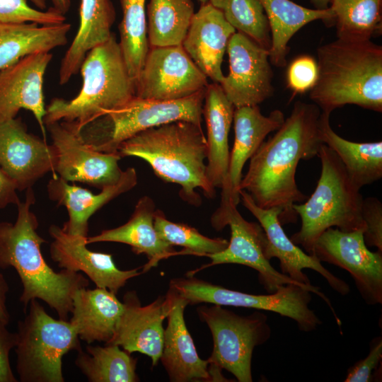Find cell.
I'll list each match as a JSON object with an SVG mask.
<instances>
[{
    "label": "cell",
    "mask_w": 382,
    "mask_h": 382,
    "mask_svg": "<svg viewBox=\"0 0 382 382\" xmlns=\"http://www.w3.org/2000/svg\"><path fill=\"white\" fill-rule=\"evenodd\" d=\"M18 323L16 370L21 382H64L62 357L81 349L70 322L56 320L33 299Z\"/></svg>",
    "instance_id": "obj_8"
},
{
    "label": "cell",
    "mask_w": 382,
    "mask_h": 382,
    "mask_svg": "<svg viewBox=\"0 0 382 382\" xmlns=\"http://www.w3.org/2000/svg\"><path fill=\"white\" fill-rule=\"evenodd\" d=\"M124 311L112 338L107 345H116L129 353L140 352L149 357L152 365L160 361L164 328L168 313L165 297L159 296L146 306H141L134 291L124 296Z\"/></svg>",
    "instance_id": "obj_20"
},
{
    "label": "cell",
    "mask_w": 382,
    "mask_h": 382,
    "mask_svg": "<svg viewBox=\"0 0 382 382\" xmlns=\"http://www.w3.org/2000/svg\"><path fill=\"white\" fill-rule=\"evenodd\" d=\"M382 359L381 336L374 338L369 345V352L363 359L357 361L347 371L345 382H369Z\"/></svg>",
    "instance_id": "obj_41"
},
{
    "label": "cell",
    "mask_w": 382,
    "mask_h": 382,
    "mask_svg": "<svg viewBox=\"0 0 382 382\" xmlns=\"http://www.w3.org/2000/svg\"><path fill=\"white\" fill-rule=\"evenodd\" d=\"M318 77L309 98L328 114L345 105L382 112V47L371 40H336L317 49Z\"/></svg>",
    "instance_id": "obj_3"
},
{
    "label": "cell",
    "mask_w": 382,
    "mask_h": 382,
    "mask_svg": "<svg viewBox=\"0 0 382 382\" xmlns=\"http://www.w3.org/2000/svg\"><path fill=\"white\" fill-rule=\"evenodd\" d=\"M25 199L17 204L14 223L0 222V268L13 267L23 285L20 301L26 309L30 301L40 299L54 309L59 319L67 320L75 291L87 287L81 274L62 269L55 272L45 260L41 245L46 241L37 233L38 220L31 207L35 202L31 188Z\"/></svg>",
    "instance_id": "obj_2"
},
{
    "label": "cell",
    "mask_w": 382,
    "mask_h": 382,
    "mask_svg": "<svg viewBox=\"0 0 382 382\" xmlns=\"http://www.w3.org/2000/svg\"><path fill=\"white\" fill-rule=\"evenodd\" d=\"M330 115L320 113L321 139L338 156L354 185L360 189L380 180L382 177V141L358 143L343 139L330 127Z\"/></svg>",
    "instance_id": "obj_31"
},
{
    "label": "cell",
    "mask_w": 382,
    "mask_h": 382,
    "mask_svg": "<svg viewBox=\"0 0 382 382\" xmlns=\"http://www.w3.org/2000/svg\"><path fill=\"white\" fill-rule=\"evenodd\" d=\"M279 110L269 115L262 114L258 105L236 108L233 113L234 142L231 151L227 180L221 188V197L230 199L235 204L240 202V183L246 161L271 132L277 130L284 121Z\"/></svg>",
    "instance_id": "obj_23"
},
{
    "label": "cell",
    "mask_w": 382,
    "mask_h": 382,
    "mask_svg": "<svg viewBox=\"0 0 382 382\" xmlns=\"http://www.w3.org/2000/svg\"><path fill=\"white\" fill-rule=\"evenodd\" d=\"M337 38L371 40L382 31V0H330Z\"/></svg>",
    "instance_id": "obj_34"
},
{
    "label": "cell",
    "mask_w": 382,
    "mask_h": 382,
    "mask_svg": "<svg viewBox=\"0 0 382 382\" xmlns=\"http://www.w3.org/2000/svg\"><path fill=\"white\" fill-rule=\"evenodd\" d=\"M197 311L212 335L213 350L207 359L212 381H226L221 375L225 369L239 382H251L253 351L272 334L267 316L259 310L240 316L215 304L199 306Z\"/></svg>",
    "instance_id": "obj_9"
},
{
    "label": "cell",
    "mask_w": 382,
    "mask_h": 382,
    "mask_svg": "<svg viewBox=\"0 0 382 382\" xmlns=\"http://www.w3.org/2000/svg\"><path fill=\"white\" fill-rule=\"evenodd\" d=\"M212 226L217 231L228 226L231 238L227 247L222 251L207 255L211 262L199 268L189 272L191 277L201 270L221 264H238L249 267L258 273L259 282L268 293H273L282 285L295 284L310 289L320 296L332 313L334 308L329 299L316 286H307L291 279L276 270L265 256L266 234L260 224L246 221L237 209V205L230 199L221 198L219 208L211 218Z\"/></svg>",
    "instance_id": "obj_11"
},
{
    "label": "cell",
    "mask_w": 382,
    "mask_h": 382,
    "mask_svg": "<svg viewBox=\"0 0 382 382\" xmlns=\"http://www.w3.org/2000/svg\"><path fill=\"white\" fill-rule=\"evenodd\" d=\"M51 8L62 15H65L71 6V0H51Z\"/></svg>",
    "instance_id": "obj_45"
},
{
    "label": "cell",
    "mask_w": 382,
    "mask_h": 382,
    "mask_svg": "<svg viewBox=\"0 0 382 382\" xmlns=\"http://www.w3.org/2000/svg\"><path fill=\"white\" fill-rule=\"evenodd\" d=\"M155 211L154 200L149 196H143L125 224L88 236L87 243L116 242L129 245L135 254L146 255L148 262L142 267L141 272H146L157 266L161 260L177 255L173 246L158 234L154 223Z\"/></svg>",
    "instance_id": "obj_25"
},
{
    "label": "cell",
    "mask_w": 382,
    "mask_h": 382,
    "mask_svg": "<svg viewBox=\"0 0 382 382\" xmlns=\"http://www.w3.org/2000/svg\"><path fill=\"white\" fill-rule=\"evenodd\" d=\"M137 183L136 170L128 168L123 170L117 184L102 189L98 194L71 185L58 175L48 182L47 191L51 200L67 209L69 219L62 228L69 234L88 237L90 217L112 199L132 190Z\"/></svg>",
    "instance_id": "obj_24"
},
{
    "label": "cell",
    "mask_w": 382,
    "mask_h": 382,
    "mask_svg": "<svg viewBox=\"0 0 382 382\" xmlns=\"http://www.w3.org/2000/svg\"><path fill=\"white\" fill-rule=\"evenodd\" d=\"M135 82L137 97L156 100L183 98L209 84L182 45L149 47Z\"/></svg>",
    "instance_id": "obj_12"
},
{
    "label": "cell",
    "mask_w": 382,
    "mask_h": 382,
    "mask_svg": "<svg viewBox=\"0 0 382 382\" xmlns=\"http://www.w3.org/2000/svg\"><path fill=\"white\" fill-rule=\"evenodd\" d=\"M124 307L116 294L107 289L82 287L73 295L69 322L80 340L88 344L108 343L115 332Z\"/></svg>",
    "instance_id": "obj_27"
},
{
    "label": "cell",
    "mask_w": 382,
    "mask_h": 382,
    "mask_svg": "<svg viewBox=\"0 0 382 382\" xmlns=\"http://www.w3.org/2000/svg\"><path fill=\"white\" fill-rule=\"evenodd\" d=\"M221 10L226 21L236 29L262 47L271 44L268 21L259 0H208Z\"/></svg>",
    "instance_id": "obj_36"
},
{
    "label": "cell",
    "mask_w": 382,
    "mask_h": 382,
    "mask_svg": "<svg viewBox=\"0 0 382 382\" xmlns=\"http://www.w3.org/2000/svg\"><path fill=\"white\" fill-rule=\"evenodd\" d=\"M361 216L365 225L364 238L366 245L375 246L382 252V204L376 197L363 199Z\"/></svg>",
    "instance_id": "obj_40"
},
{
    "label": "cell",
    "mask_w": 382,
    "mask_h": 382,
    "mask_svg": "<svg viewBox=\"0 0 382 382\" xmlns=\"http://www.w3.org/2000/svg\"><path fill=\"white\" fill-rule=\"evenodd\" d=\"M321 111L314 103L296 101L276 133L264 141L250 158L240 190L246 191L260 207L279 208L280 223L296 221L294 204L308 198L296 183L301 160L318 155L323 144L320 132Z\"/></svg>",
    "instance_id": "obj_1"
},
{
    "label": "cell",
    "mask_w": 382,
    "mask_h": 382,
    "mask_svg": "<svg viewBox=\"0 0 382 382\" xmlns=\"http://www.w3.org/2000/svg\"><path fill=\"white\" fill-rule=\"evenodd\" d=\"M49 233L53 239L50 249L52 260L61 269L83 272L96 287L117 294L129 279L141 274L140 267L120 270L111 254L90 250L86 247L87 237L69 234L54 224L50 226Z\"/></svg>",
    "instance_id": "obj_19"
},
{
    "label": "cell",
    "mask_w": 382,
    "mask_h": 382,
    "mask_svg": "<svg viewBox=\"0 0 382 382\" xmlns=\"http://www.w3.org/2000/svg\"><path fill=\"white\" fill-rule=\"evenodd\" d=\"M115 11L110 0H80L79 26L61 62L59 84L66 83L79 71L87 53L107 41L112 35L111 28Z\"/></svg>",
    "instance_id": "obj_28"
},
{
    "label": "cell",
    "mask_w": 382,
    "mask_h": 382,
    "mask_svg": "<svg viewBox=\"0 0 382 382\" xmlns=\"http://www.w3.org/2000/svg\"><path fill=\"white\" fill-rule=\"evenodd\" d=\"M57 151L28 132L21 118H0V168L19 191L31 188L47 173L55 174Z\"/></svg>",
    "instance_id": "obj_16"
},
{
    "label": "cell",
    "mask_w": 382,
    "mask_h": 382,
    "mask_svg": "<svg viewBox=\"0 0 382 382\" xmlns=\"http://www.w3.org/2000/svg\"><path fill=\"white\" fill-rule=\"evenodd\" d=\"M317 77L316 60L311 56L302 55L293 60L288 67L287 86L294 95L303 93L313 87Z\"/></svg>",
    "instance_id": "obj_39"
},
{
    "label": "cell",
    "mask_w": 382,
    "mask_h": 382,
    "mask_svg": "<svg viewBox=\"0 0 382 382\" xmlns=\"http://www.w3.org/2000/svg\"><path fill=\"white\" fill-rule=\"evenodd\" d=\"M71 27L66 22L56 25L0 24V70L27 55L50 52L65 45Z\"/></svg>",
    "instance_id": "obj_30"
},
{
    "label": "cell",
    "mask_w": 382,
    "mask_h": 382,
    "mask_svg": "<svg viewBox=\"0 0 382 382\" xmlns=\"http://www.w3.org/2000/svg\"><path fill=\"white\" fill-rule=\"evenodd\" d=\"M198 1L201 3V4H205L208 1V0H198Z\"/></svg>",
    "instance_id": "obj_48"
},
{
    "label": "cell",
    "mask_w": 382,
    "mask_h": 382,
    "mask_svg": "<svg viewBox=\"0 0 382 382\" xmlns=\"http://www.w3.org/2000/svg\"><path fill=\"white\" fill-rule=\"evenodd\" d=\"M57 151L55 173L67 182L83 183L100 190L117 184L123 170L119 153H104L86 144L71 122L45 126Z\"/></svg>",
    "instance_id": "obj_14"
},
{
    "label": "cell",
    "mask_w": 382,
    "mask_h": 382,
    "mask_svg": "<svg viewBox=\"0 0 382 382\" xmlns=\"http://www.w3.org/2000/svg\"><path fill=\"white\" fill-rule=\"evenodd\" d=\"M15 183L0 168V209L20 202Z\"/></svg>",
    "instance_id": "obj_43"
},
{
    "label": "cell",
    "mask_w": 382,
    "mask_h": 382,
    "mask_svg": "<svg viewBox=\"0 0 382 382\" xmlns=\"http://www.w3.org/2000/svg\"><path fill=\"white\" fill-rule=\"evenodd\" d=\"M117 152L144 160L160 179L180 185V197L191 204H201L196 189L207 197L216 196L206 174V137L192 122L180 120L145 129L123 141Z\"/></svg>",
    "instance_id": "obj_4"
},
{
    "label": "cell",
    "mask_w": 382,
    "mask_h": 382,
    "mask_svg": "<svg viewBox=\"0 0 382 382\" xmlns=\"http://www.w3.org/2000/svg\"><path fill=\"white\" fill-rule=\"evenodd\" d=\"M52 58L50 52H37L0 70V118H14L21 109L29 110L45 140L43 83Z\"/></svg>",
    "instance_id": "obj_18"
},
{
    "label": "cell",
    "mask_w": 382,
    "mask_h": 382,
    "mask_svg": "<svg viewBox=\"0 0 382 382\" xmlns=\"http://www.w3.org/2000/svg\"><path fill=\"white\" fill-rule=\"evenodd\" d=\"M206 88L172 100H149L135 96L125 105L85 125L81 130V136L84 142L96 151L118 153V148L123 141L154 127L180 120L202 127Z\"/></svg>",
    "instance_id": "obj_7"
},
{
    "label": "cell",
    "mask_w": 382,
    "mask_h": 382,
    "mask_svg": "<svg viewBox=\"0 0 382 382\" xmlns=\"http://www.w3.org/2000/svg\"><path fill=\"white\" fill-rule=\"evenodd\" d=\"M163 345L160 360L173 382L212 381L207 360L202 359L187 328L184 311L188 303L170 288Z\"/></svg>",
    "instance_id": "obj_21"
},
{
    "label": "cell",
    "mask_w": 382,
    "mask_h": 382,
    "mask_svg": "<svg viewBox=\"0 0 382 382\" xmlns=\"http://www.w3.org/2000/svg\"><path fill=\"white\" fill-rule=\"evenodd\" d=\"M154 223L161 239L173 246L180 245L185 248L177 252V255L206 256L221 252L228 245V241L224 238H209L187 224L168 220L159 209L155 211Z\"/></svg>",
    "instance_id": "obj_37"
},
{
    "label": "cell",
    "mask_w": 382,
    "mask_h": 382,
    "mask_svg": "<svg viewBox=\"0 0 382 382\" xmlns=\"http://www.w3.org/2000/svg\"><path fill=\"white\" fill-rule=\"evenodd\" d=\"M267 16L271 33L269 49L270 63L274 66L286 65L288 43L293 35L306 24L320 20L327 26L334 24V13L326 9H311L290 0H259Z\"/></svg>",
    "instance_id": "obj_29"
},
{
    "label": "cell",
    "mask_w": 382,
    "mask_h": 382,
    "mask_svg": "<svg viewBox=\"0 0 382 382\" xmlns=\"http://www.w3.org/2000/svg\"><path fill=\"white\" fill-rule=\"evenodd\" d=\"M76 366L90 382H136L137 359L116 345L86 347L77 351Z\"/></svg>",
    "instance_id": "obj_33"
},
{
    "label": "cell",
    "mask_w": 382,
    "mask_h": 382,
    "mask_svg": "<svg viewBox=\"0 0 382 382\" xmlns=\"http://www.w3.org/2000/svg\"><path fill=\"white\" fill-rule=\"evenodd\" d=\"M318 156L320 176L313 193L302 204H294L301 220L300 230L290 239L313 255L314 245L328 228L343 231H365L361 216L363 197L336 153L323 144Z\"/></svg>",
    "instance_id": "obj_6"
},
{
    "label": "cell",
    "mask_w": 382,
    "mask_h": 382,
    "mask_svg": "<svg viewBox=\"0 0 382 382\" xmlns=\"http://www.w3.org/2000/svg\"><path fill=\"white\" fill-rule=\"evenodd\" d=\"M7 325L0 320V382H16L9 361L10 351L16 347L18 341L16 332H11Z\"/></svg>",
    "instance_id": "obj_42"
},
{
    "label": "cell",
    "mask_w": 382,
    "mask_h": 382,
    "mask_svg": "<svg viewBox=\"0 0 382 382\" xmlns=\"http://www.w3.org/2000/svg\"><path fill=\"white\" fill-rule=\"evenodd\" d=\"M226 52L229 71L219 84L235 108L258 105L273 95L269 50L236 31Z\"/></svg>",
    "instance_id": "obj_15"
},
{
    "label": "cell",
    "mask_w": 382,
    "mask_h": 382,
    "mask_svg": "<svg viewBox=\"0 0 382 382\" xmlns=\"http://www.w3.org/2000/svg\"><path fill=\"white\" fill-rule=\"evenodd\" d=\"M122 19L119 25L120 47L131 77L136 81L149 46L146 0H120Z\"/></svg>",
    "instance_id": "obj_35"
},
{
    "label": "cell",
    "mask_w": 382,
    "mask_h": 382,
    "mask_svg": "<svg viewBox=\"0 0 382 382\" xmlns=\"http://www.w3.org/2000/svg\"><path fill=\"white\" fill-rule=\"evenodd\" d=\"M66 17L50 7L47 11L30 7L27 0H0V24L36 23L56 25L64 23Z\"/></svg>",
    "instance_id": "obj_38"
},
{
    "label": "cell",
    "mask_w": 382,
    "mask_h": 382,
    "mask_svg": "<svg viewBox=\"0 0 382 382\" xmlns=\"http://www.w3.org/2000/svg\"><path fill=\"white\" fill-rule=\"evenodd\" d=\"M240 199L263 228L267 236L265 256L269 260L273 257L279 260L282 273L296 282L311 286L307 275L303 272V269H311L323 276L335 291L343 296L348 294L349 286L345 281L325 268L315 255L303 252L286 236L279 219L281 214L279 208L258 207L243 190H240Z\"/></svg>",
    "instance_id": "obj_17"
},
{
    "label": "cell",
    "mask_w": 382,
    "mask_h": 382,
    "mask_svg": "<svg viewBox=\"0 0 382 382\" xmlns=\"http://www.w3.org/2000/svg\"><path fill=\"white\" fill-rule=\"evenodd\" d=\"M31 2L40 10L46 8V0H30Z\"/></svg>",
    "instance_id": "obj_47"
},
{
    "label": "cell",
    "mask_w": 382,
    "mask_h": 382,
    "mask_svg": "<svg viewBox=\"0 0 382 382\" xmlns=\"http://www.w3.org/2000/svg\"><path fill=\"white\" fill-rule=\"evenodd\" d=\"M316 9H326L329 7L330 0H310Z\"/></svg>",
    "instance_id": "obj_46"
},
{
    "label": "cell",
    "mask_w": 382,
    "mask_h": 382,
    "mask_svg": "<svg viewBox=\"0 0 382 382\" xmlns=\"http://www.w3.org/2000/svg\"><path fill=\"white\" fill-rule=\"evenodd\" d=\"M8 289L4 276L0 273V320L7 325L10 321V315L6 305V294Z\"/></svg>",
    "instance_id": "obj_44"
},
{
    "label": "cell",
    "mask_w": 382,
    "mask_h": 382,
    "mask_svg": "<svg viewBox=\"0 0 382 382\" xmlns=\"http://www.w3.org/2000/svg\"><path fill=\"white\" fill-rule=\"evenodd\" d=\"M236 32L222 11L207 1L195 13L182 46L207 78L220 83L224 55Z\"/></svg>",
    "instance_id": "obj_22"
},
{
    "label": "cell",
    "mask_w": 382,
    "mask_h": 382,
    "mask_svg": "<svg viewBox=\"0 0 382 382\" xmlns=\"http://www.w3.org/2000/svg\"><path fill=\"white\" fill-rule=\"evenodd\" d=\"M169 287L188 304L207 303L274 312L294 320L303 332L315 330L322 324L308 306L313 291L295 284L282 285L269 294H252L187 276L171 279Z\"/></svg>",
    "instance_id": "obj_10"
},
{
    "label": "cell",
    "mask_w": 382,
    "mask_h": 382,
    "mask_svg": "<svg viewBox=\"0 0 382 382\" xmlns=\"http://www.w3.org/2000/svg\"><path fill=\"white\" fill-rule=\"evenodd\" d=\"M235 107L226 96L219 83H209L206 90L202 115L207 127V178L211 185L222 188L228 171L230 151L228 134Z\"/></svg>",
    "instance_id": "obj_26"
},
{
    "label": "cell",
    "mask_w": 382,
    "mask_h": 382,
    "mask_svg": "<svg viewBox=\"0 0 382 382\" xmlns=\"http://www.w3.org/2000/svg\"><path fill=\"white\" fill-rule=\"evenodd\" d=\"M79 71L83 83L79 94L69 100L52 99L45 109V126L64 121L79 130L136 96V82L113 34L87 53Z\"/></svg>",
    "instance_id": "obj_5"
},
{
    "label": "cell",
    "mask_w": 382,
    "mask_h": 382,
    "mask_svg": "<svg viewBox=\"0 0 382 382\" xmlns=\"http://www.w3.org/2000/svg\"><path fill=\"white\" fill-rule=\"evenodd\" d=\"M313 255L347 271L366 304L382 303V252L368 249L363 230L329 228L317 240Z\"/></svg>",
    "instance_id": "obj_13"
},
{
    "label": "cell",
    "mask_w": 382,
    "mask_h": 382,
    "mask_svg": "<svg viewBox=\"0 0 382 382\" xmlns=\"http://www.w3.org/2000/svg\"><path fill=\"white\" fill-rule=\"evenodd\" d=\"M194 14L192 0H149L147 5L149 46L182 45Z\"/></svg>",
    "instance_id": "obj_32"
}]
</instances>
